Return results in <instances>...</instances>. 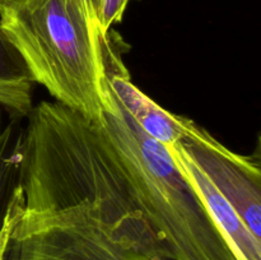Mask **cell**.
<instances>
[{
	"instance_id": "obj_1",
	"label": "cell",
	"mask_w": 261,
	"mask_h": 260,
	"mask_svg": "<svg viewBox=\"0 0 261 260\" xmlns=\"http://www.w3.org/2000/svg\"><path fill=\"white\" fill-rule=\"evenodd\" d=\"M145 219L176 260H242L167 145L143 132L105 76V107L93 121Z\"/></svg>"
},
{
	"instance_id": "obj_2",
	"label": "cell",
	"mask_w": 261,
	"mask_h": 260,
	"mask_svg": "<svg viewBox=\"0 0 261 260\" xmlns=\"http://www.w3.org/2000/svg\"><path fill=\"white\" fill-rule=\"evenodd\" d=\"M0 27L56 102L91 121L105 107L103 38L75 0H7Z\"/></svg>"
},
{
	"instance_id": "obj_3",
	"label": "cell",
	"mask_w": 261,
	"mask_h": 260,
	"mask_svg": "<svg viewBox=\"0 0 261 260\" xmlns=\"http://www.w3.org/2000/svg\"><path fill=\"white\" fill-rule=\"evenodd\" d=\"M3 260L176 259L154 235L116 231L79 203L56 211H23Z\"/></svg>"
},
{
	"instance_id": "obj_4",
	"label": "cell",
	"mask_w": 261,
	"mask_h": 260,
	"mask_svg": "<svg viewBox=\"0 0 261 260\" xmlns=\"http://www.w3.org/2000/svg\"><path fill=\"white\" fill-rule=\"evenodd\" d=\"M178 144L223 194L255 237L261 240L260 157L242 155L185 117Z\"/></svg>"
},
{
	"instance_id": "obj_5",
	"label": "cell",
	"mask_w": 261,
	"mask_h": 260,
	"mask_svg": "<svg viewBox=\"0 0 261 260\" xmlns=\"http://www.w3.org/2000/svg\"><path fill=\"white\" fill-rule=\"evenodd\" d=\"M121 38L110 30L102 40V60L106 81L120 103L140 129L165 145L178 142L185 117L172 114L155 103L130 81V74L122 61Z\"/></svg>"
},
{
	"instance_id": "obj_6",
	"label": "cell",
	"mask_w": 261,
	"mask_h": 260,
	"mask_svg": "<svg viewBox=\"0 0 261 260\" xmlns=\"http://www.w3.org/2000/svg\"><path fill=\"white\" fill-rule=\"evenodd\" d=\"M167 148L176 165L198 191L213 218L231 240L240 257L242 260H261V240L254 236L223 194L191 161L177 142L167 145Z\"/></svg>"
},
{
	"instance_id": "obj_7",
	"label": "cell",
	"mask_w": 261,
	"mask_h": 260,
	"mask_svg": "<svg viewBox=\"0 0 261 260\" xmlns=\"http://www.w3.org/2000/svg\"><path fill=\"white\" fill-rule=\"evenodd\" d=\"M32 73L14 43L0 27V105L14 120L27 117L32 103Z\"/></svg>"
},
{
	"instance_id": "obj_8",
	"label": "cell",
	"mask_w": 261,
	"mask_h": 260,
	"mask_svg": "<svg viewBox=\"0 0 261 260\" xmlns=\"http://www.w3.org/2000/svg\"><path fill=\"white\" fill-rule=\"evenodd\" d=\"M18 121L13 119L0 135V231L13 195L22 181L24 129L19 126Z\"/></svg>"
},
{
	"instance_id": "obj_9",
	"label": "cell",
	"mask_w": 261,
	"mask_h": 260,
	"mask_svg": "<svg viewBox=\"0 0 261 260\" xmlns=\"http://www.w3.org/2000/svg\"><path fill=\"white\" fill-rule=\"evenodd\" d=\"M130 2L132 0H99L98 25L102 38L107 37L112 25L121 22Z\"/></svg>"
},
{
	"instance_id": "obj_10",
	"label": "cell",
	"mask_w": 261,
	"mask_h": 260,
	"mask_svg": "<svg viewBox=\"0 0 261 260\" xmlns=\"http://www.w3.org/2000/svg\"><path fill=\"white\" fill-rule=\"evenodd\" d=\"M23 211H24V195H23L22 185H19L17 190H15L14 195H13L12 203H10L9 209H8L4 226H3L2 231H0V260H3V257H4V252L5 249H7L8 241H9L10 233H12L13 228H14L19 217L22 216Z\"/></svg>"
},
{
	"instance_id": "obj_11",
	"label": "cell",
	"mask_w": 261,
	"mask_h": 260,
	"mask_svg": "<svg viewBox=\"0 0 261 260\" xmlns=\"http://www.w3.org/2000/svg\"><path fill=\"white\" fill-rule=\"evenodd\" d=\"M76 4L82 8L84 14L88 18L89 23L93 25V28L99 32V25H98V7H99V0H75ZM101 35V32H99ZM102 37V36H101Z\"/></svg>"
},
{
	"instance_id": "obj_12",
	"label": "cell",
	"mask_w": 261,
	"mask_h": 260,
	"mask_svg": "<svg viewBox=\"0 0 261 260\" xmlns=\"http://www.w3.org/2000/svg\"><path fill=\"white\" fill-rule=\"evenodd\" d=\"M5 2H7V0H0V5H2V4H4Z\"/></svg>"
},
{
	"instance_id": "obj_13",
	"label": "cell",
	"mask_w": 261,
	"mask_h": 260,
	"mask_svg": "<svg viewBox=\"0 0 261 260\" xmlns=\"http://www.w3.org/2000/svg\"><path fill=\"white\" fill-rule=\"evenodd\" d=\"M0 135H2V130H0Z\"/></svg>"
}]
</instances>
